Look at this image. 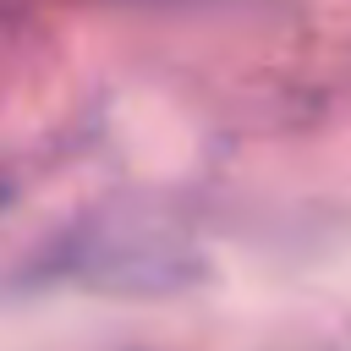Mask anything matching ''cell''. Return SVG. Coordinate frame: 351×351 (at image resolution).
<instances>
[{"mask_svg": "<svg viewBox=\"0 0 351 351\" xmlns=\"http://www.w3.org/2000/svg\"><path fill=\"white\" fill-rule=\"evenodd\" d=\"M5 208H11V186L0 181V214H5Z\"/></svg>", "mask_w": 351, "mask_h": 351, "instance_id": "cell-1", "label": "cell"}]
</instances>
